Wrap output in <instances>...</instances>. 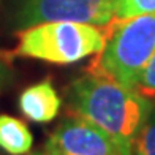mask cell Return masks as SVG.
Returning <instances> with one entry per match:
<instances>
[{"label":"cell","instance_id":"277c9868","mask_svg":"<svg viewBox=\"0 0 155 155\" xmlns=\"http://www.w3.org/2000/svg\"><path fill=\"white\" fill-rule=\"evenodd\" d=\"M119 0H22L19 22L30 27L52 21L106 25L116 18Z\"/></svg>","mask_w":155,"mask_h":155},{"label":"cell","instance_id":"8992f818","mask_svg":"<svg viewBox=\"0 0 155 155\" xmlns=\"http://www.w3.org/2000/svg\"><path fill=\"white\" fill-rule=\"evenodd\" d=\"M18 104L25 119L35 124H49L59 116L62 100L52 81L46 78L24 89L19 95Z\"/></svg>","mask_w":155,"mask_h":155},{"label":"cell","instance_id":"3957f363","mask_svg":"<svg viewBox=\"0 0 155 155\" xmlns=\"http://www.w3.org/2000/svg\"><path fill=\"white\" fill-rule=\"evenodd\" d=\"M15 54L51 63L79 62L103 49L104 32L94 24L52 21L30 25L18 33Z\"/></svg>","mask_w":155,"mask_h":155},{"label":"cell","instance_id":"6da1fadb","mask_svg":"<svg viewBox=\"0 0 155 155\" xmlns=\"http://www.w3.org/2000/svg\"><path fill=\"white\" fill-rule=\"evenodd\" d=\"M152 104L153 100L135 89L87 71L67 89V116L84 119L103 130L124 155L131 153L133 141Z\"/></svg>","mask_w":155,"mask_h":155},{"label":"cell","instance_id":"30bf717a","mask_svg":"<svg viewBox=\"0 0 155 155\" xmlns=\"http://www.w3.org/2000/svg\"><path fill=\"white\" fill-rule=\"evenodd\" d=\"M135 90L141 95H144L146 98H149V100H155V52L150 57V60L147 62L143 73L139 74L135 84Z\"/></svg>","mask_w":155,"mask_h":155},{"label":"cell","instance_id":"5b68a950","mask_svg":"<svg viewBox=\"0 0 155 155\" xmlns=\"http://www.w3.org/2000/svg\"><path fill=\"white\" fill-rule=\"evenodd\" d=\"M48 155H124L120 147L98 127L67 116L45 144Z\"/></svg>","mask_w":155,"mask_h":155},{"label":"cell","instance_id":"9c48e42d","mask_svg":"<svg viewBox=\"0 0 155 155\" xmlns=\"http://www.w3.org/2000/svg\"><path fill=\"white\" fill-rule=\"evenodd\" d=\"M155 15V0H119L116 18Z\"/></svg>","mask_w":155,"mask_h":155},{"label":"cell","instance_id":"52a82bcc","mask_svg":"<svg viewBox=\"0 0 155 155\" xmlns=\"http://www.w3.org/2000/svg\"><path fill=\"white\" fill-rule=\"evenodd\" d=\"M33 146V135L21 119L0 114V149L10 155H25Z\"/></svg>","mask_w":155,"mask_h":155},{"label":"cell","instance_id":"ba28073f","mask_svg":"<svg viewBox=\"0 0 155 155\" xmlns=\"http://www.w3.org/2000/svg\"><path fill=\"white\" fill-rule=\"evenodd\" d=\"M130 155H155V101L133 141Z\"/></svg>","mask_w":155,"mask_h":155},{"label":"cell","instance_id":"8fae6325","mask_svg":"<svg viewBox=\"0 0 155 155\" xmlns=\"http://www.w3.org/2000/svg\"><path fill=\"white\" fill-rule=\"evenodd\" d=\"M8 79H10V70L6 67V62L0 60V90H2V87L6 84Z\"/></svg>","mask_w":155,"mask_h":155},{"label":"cell","instance_id":"7c38bea8","mask_svg":"<svg viewBox=\"0 0 155 155\" xmlns=\"http://www.w3.org/2000/svg\"><path fill=\"white\" fill-rule=\"evenodd\" d=\"M10 59H11V52H6V51H2V49H0V60L8 62Z\"/></svg>","mask_w":155,"mask_h":155},{"label":"cell","instance_id":"4fadbf2b","mask_svg":"<svg viewBox=\"0 0 155 155\" xmlns=\"http://www.w3.org/2000/svg\"><path fill=\"white\" fill-rule=\"evenodd\" d=\"M30 155H48L46 152H33V153H30Z\"/></svg>","mask_w":155,"mask_h":155},{"label":"cell","instance_id":"7a4b0ae2","mask_svg":"<svg viewBox=\"0 0 155 155\" xmlns=\"http://www.w3.org/2000/svg\"><path fill=\"white\" fill-rule=\"evenodd\" d=\"M104 45L86 71L135 89L155 52V15L112 18L104 25Z\"/></svg>","mask_w":155,"mask_h":155}]
</instances>
